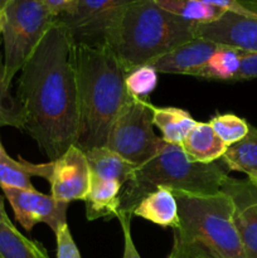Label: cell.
I'll return each mask as SVG.
<instances>
[{
    "label": "cell",
    "instance_id": "1f68e13d",
    "mask_svg": "<svg viewBox=\"0 0 257 258\" xmlns=\"http://www.w3.org/2000/svg\"><path fill=\"white\" fill-rule=\"evenodd\" d=\"M0 222H3V223H12V221L9 219V217H8L7 212H5V207H4V199H3V197L0 196Z\"/></svg>",
    "mask_w": 257,
    "mask_h": 258
},
{
    "label": "cell",
    "instance_id": "3957f363",
    "mask_svg": "<svg viewBox=\"0 0 257 258\" xmlns=\"http://www.w3.org/2000/svg\"><path fill=\"white\" fill-rule=\"evenodd\" d=\"M179 227L168 258H246L234 222V203L226 191H171Z\"/></svg>",
    "mask_w": 257,
    "mask_h": 258
},
{
    "label": "cell",
    "instance_id": "ba28073f",
    "mask_svg": "<svg viewBox=\"0 0 257 258\" xmlns=\"http://www.w3.org/2000/svg\"><path fill=\"white\" fill-rule=\"evenodd\" d=\"M138 0H77L57 19L67 28L75 44H105L106 33L116 17Z\"/></svg>",
    "mask_w": 257,
    "mask_h": 258
},
{
    "label": "cell",
    "instance_id": "e0dca14e",
    "mask_svg": "<svg viewBox=\"0 0 257 258\" xmlns=\"http://www.w3.org/2000/svg\"><path fill=\"white\" fill-rule=\"evenodd\" d=\"M134 216L161 227H179L178 204L173 193L166 188H158L141 199L133 212Z\"/></svg>",
    "mask_w": 257,
    "mask_h": 258
},
{
    "label": "cell",
    "instance_id": "484cf974",
    "mask_svg": "<svg viewBox=\"0 0 257 258\" xmlns=\"http://www.w3.org/2000/svg\"><path fill=\"white\" fill-rule=\"evenodd\" d=\"M209 125L227 148L241 141L249 130V125L246 120L232 113L214 116L209 120Z\"/></svg>",
    "mask_w": 257,
    "mask_h": 258
},
{
    "label": "cell",
    "instance_id": "603a6c76",
    "mask_svg": "<svg viewBox=\"0 0 257 258\" xmlns=\"http://www.w3.org/2000/svg\"><path fill=\"white\" fill-rule=\"evenodd\" d=\"M165 12L193 24H206L219 19L224 12L197 0H153Z\"/></svg>",
    "mask_w": 257,
    "mask_h": 258
},
{
    "label": "cell",
    "instance_id": "30bf717a",
    "mask_svg": "<svg viewBox=\"0 0 257 258\" xmlns=\"http://www.w3.org/2000/svg\"><path fill=\"white\" fill-rule=\"evenodd\" d=\"M251 12L257 13V0H239ZM196 38L212 40L243 52H257V18L224 13L212 23L196 25Z\"/></svg>",
    "mask_w": 257,
    "mask_h": 258
},
{
    "label": "cell",
    "instance_id": "7c38bea8",
    "mask_svg": "<svg viewBox=\"0 0 257 258\" xmlns=\"http://www.w3.org/2000/svg\"><path fill=\"white\" fill-rule=\"evenodd\" d=\"M221 190L234 203V222L241 237L244 257L257 258V186L251 181L227 178Z\"/></svg>",
    "mask_w": 257,
    "mask_h": 258
},
{
    "label": "cell",
    "instance_id": "5b68a950",
    "mask_svg": "<svg viewBox=\"0 0 257 258\" xmlns=\"http://www.w3.org/2000/svg\"><path fill=\"white\" fill-rule=\"evenodd\" d=\"M223 164L194 163L180 145L164 141L159 153L148 163L136 166L121 194L120 211L133 216L141 199L158 188L193 194L219 193L228 178Z\"/></svg>",
    "mask_w": 257,
    "mask_h": 258
},
{
    "label": "cell",
    "instance_id": "f1b7e54d",
    "mask_svg": "<svg viewBox=\"0 0 257 258\" xmlns=\"http://www.w3.org/2000/svg\"><path fill=\"white\" fill-rule=\"evenodd\" d=\"M197 2L206 4L208 7L216 8L224 13H233V14L242 15V17H252L257 18V13L251 12L247 9L239 0H197Z\"/></svg>",
    "mask_w": 257,
    "mask_h": 258
},
{
    "label": "cell",
    "instance_id": "d590c367",
    "mask_svg": "<svg viewBox=\"0 0 257 258\" xmlns=\"http://www.w3.org/2000/svg\"><path fill=\"white\" fill-rule=\"evenodd\" d=\"M2 150H3V145H2V143H0V153H2Z\"/></svg>",
    "mask_w": 257,
    "mask_h": 258
},
{
    "label": "cell",
    "instance_id": "5bb4252c",
    "mask_svg": "<svg viewBox=\"0 0 257 258\" xmlns=\"http://www.w3.org/2000/svg\"><path fill=\"white\" fill-rule=\"evenodd\" d=\"M53 173V161L33 164L23 158L13 159L3 148L0 153V188L35 190L32 178L38 176L49 183Z\"/></svg>",
    "mask_w": 257,
    "mask_h": 258
},
{
    "label": "cell",
    "instance_id": "44dd1931",
    "mask_svg": "<svg viewBox=\"0 0 257 258\" xmlns=\"http://www.w3.org/2000/svg\"><path fill=\"white\" fill-rule=\"evenodd\" d=\"M241 52L237 48L219 44L208 62L193 77L209 81H234L241 66Z\"/></svg>",
    "mask_w": 257,
    "mask_h": 258
},
{
    "label": "cell",
    "instance_id": "f546056e",
    "mask_svg": "<svg viewBox=\"0 0 257 258\" xmlns=\"http://www.w3.org/2000/svg\"><path fill=\"white\" fill-rule=\"evenodd\" d=\"M257 78V52H241V66L234 81Z\"/></svg>",
    "mask_w": 257,
    "mask_h": 258
},
{
    "label": "cell",
    "instance_id": "d6a6232c",
    "mask_svg": "<svg viewBox=\"0 0 257 258\" xmlns=\"http://www.w3.org/2000/svg\"><path fill=\"white\" fill-rule=\"evenodd\" d=\"M3 22H4V17H3V12H0V42H2V33H3Z\"/></svg>",
    "mask_w": 257,
    "mask_h": 258
},
{
    "label": "cell",
    "instance_id": "ac0fdd59",
    "mask_svg": "<svg viewBox=\"0 0 257 258\" xmlns=\"http://www.w3.org/2000/svg\"><path fill=\"white\" fill-rule=\"evenodd\" d=\"M91 175L125 185L136 166L106 146L85 151Z\"/></svg>",
    "mask_w": 257,
    "mask_h": 258
},
{
    "label": "cell",
    "instance_id": "4fadbf2b",
    "mask_svg": "<svg viewBox=\"0 0 257 258\" xmlns=\"http://www.w3.org/2000/svg\"><path fill=\"white\" fill-rule=\"evenodd\" d=\"M219 44L203 38H194L161 57L151 60L150 64L158 73L194 76L212 57Z\"/></svg>",
    "mask_w": 257,
    "mask_h": 258
},
{
    "label": "cell",
    "instance_id": "9a60e30c",
    "mask_svg": "<svg viewBox=\"0 0 257 258\" xmlns=\"http://www.w3.org/2000/svg\"><path fill=\"white\" fill-rule=\"evenodd\" d=\"M122 184L90 174V189L85 198L86 217L90 222L117 216L121 206Z\"/></svg>",
    "mask_w": 257,
    "mask_h": 258
},
{
    "label": "cell",
    "instance_id": "9c48e42d",
    "mask_svg": "<svg viewBox=\"0 0 257 258\" xmlns=\"http://www.w3.org/2000/svg\"><path fill=\"white\" fill-rule=\"evenodd\" d=\"M14 213L15 221L27 232H30L38 223H44L57 233L58 229L67 223V209L70 204L62 203L52 196L38 190L23 189H2Z\"/></svg>",
    "mask_w": 257,
    "mask_h": 258
},
{
    "label": "cell",
    "instance_id": "8992f818",
    "mask_svg": "<svg viewBox=\"0 0 257 258\" xmlns=\"http://www.w3.org/2000/svg\"><path fill=\"white\" fill-rule=\"evenodd\" d=\"M5 83L10 87L48 30L57 22L39 0H10L3 10Z\"/></svg>",
    "mask_w": 257,
    "mask_h": 258
},
{
    "label": "cell",
    "instance_id": "277c9868",
    "mask_svg": "<svg viewBox=\"0 0 257 258\" xmlns=\"http://www.w3.org/2000/svg\"><path fill=\"white\" fill-rule=\"evenodd\" d=\"M196 25L165 12L153 0H138L113 19L105 44L127 73L194 39Z\"/></svg>",
    "mask_w": 257,
    "mask_h": 258
},
{
    "label": "cell",
    "instance_id": "cb8c5ba5",
    "mask_svg": "<svg viewBox=\"0 0 257 258\" xmlns=\"http://www.w3.org/2000/svg\"><path fill=\"white\" fill-rule=\"evenodd\" d=\"M4 126L24 131L25 112L20 101L10 95V87L5 83L4 58L0 52V127Z\"/></svg>",
    "mask_w": 257,
    "mask_h": 258
},
{
    "label": "cell",
    "instance_id": "2e32d148",
    "mask_svg": "<svg viewBox=\"0 0 257 258\" xmlns=\"http://www.w3.org/2000/svg\"><path fill=\"white\" fill-rule=\"evenodd\" d=\"M184 153L194 163L212 164L223 156L227 146L209 122H197L181 144Z\"/></svg>",
    "mask_w": 257,
    "mask_h": 258
},
{
    "label": "cell",
    "instance_id": "8d00e7d4",
    "mask_svg": "<svg viewBox=\"0 0 257 258\" xmlns=\"http://www.w3.org/2000/svg\"><path fill=\"white\" fill-rule=\"evenodd\" d=\"M0 258H3V257H2V256H0Z\"/></svg>",
    "mask_w": 257,
    "mask_h": 258
},
{
    "label": "cell",
    "instance_id": "83f0119b",
    "mask_svg": "<svg viewBox=\"0 0 257 258\" xmlns=\"http://www.w3.org/2000/svg\"><path fill=\"white\" fill-rule=\"evenodd\" d=\"M120 221L121 228L123 233V256L122 258H141L134 244L133 236H131V214L125 213V212L118 211L116 216Z\"/></svg>",
    "mask_w": 257,
    "mask_h": 258
},
{
    "label": "cell",
    "instance_id": "52a82bcc",
    "mask_svg": "<svg viewBox=\"0 0 257 258\" xmlns=\"http://www.w3.org/2000/svg\"><path fill=\"white\" fill-rule=\"evenodd\" d=\"M163 143L154 131L153 105L130 96L108 131L106 148L140 166L159 153Z\"/></svg>",
    "mask_w": 257,
    "mask_h": 258
},
{
    "label": "cell",
    "instance_id": "d4e9b609",
    "mask_svg": "<svg viewBox=\"0 0 257 258\" xmlns=\"http://www.w3.org/2000/svg\"><path fill=\"white\" fill-rule=\"evenodd\" d=\"M158 86V72L150 64L139 66L125 75V87L128 95L138 100L149 101Z\"/></svg>",
    "mask_w": 257,
    "mask_h": 258
},
{
    "label": "cell",
    "instance_id": "4dcf8cb0",
    "mask_svg": "<svg viewBox=\"0 0 257 258\" xmlns=\"http://www.w3.org/2000/svg\"><path fill=\"white\" fill-rule=\"evenodd\" d=\"M54 17H60L76 5L77 0H39Z\"/></svg>",
    "mask_w": 257,
    "mask_h": 258
},
{
    "label": "cell",
    "instance_id": "6da1fadb",
    "mask_svg": "<svg viewBox=\"0 0 257 258\" xmlns=\"http://www.w3.org/2000/svg\"><path fill=\"white\" fill-rule=\"evenodd\" d=\"M75 45L67 28L57 19L23 66L18 80L24 131L49 161L57 160L77 141Z\"/></svg>",
    "mask_w": 257,
    "mask_h": 258
},
{
    "label": "cell",
    "instance_id": "e575fe53",
    "mask_svg": "<svg viewBox=\"0 0 257 258\" xmlns=\"http://www.w3.org/2000/svg\"><path fill=\"white\" fill-rule=\"evenodd\" d=\"M249 181H251V183L253 184L254 186H257V178L256 179H252V180H249Z\"/></svg>",
    "mask_w": 257,
    "mask_h": 258
},
{
    "label": "cell",
    "instance_id": "ffe728a7",
    "mask_svg": "<svg viewBox=\"0 0 257 258\" xmlns=\"http://www.w3.org/2000/svg\"><path fill=\"white\" fill-rule=\"evenodd\" d=\"M227 170L239 171L248 176V180L257 178V128L249 125L248 134L238 143L228 146L221 158Z\"/></svg>",
    "mask_w": 257,
    "mask_h": 258
},
{
    "label": "cell",
    "instance_id": "4316f807",
    "mask_svg": "<svg viewBox=\"0 0 257 258\" xmlns=\"http://www.w3.org/2000/svg\"><path fill=\"white\" fill-rule=\"evenodd\" d=\"M57 239V258H82L78 247L71 234L68 223L63 224L55 233Z\"/></svg>",
    "mask_w": 257,
    "mask_h": 258
},
{
    "label": "cell",
    "instance_id": "7a4b0ae2",
    "mask_svg": "<svg viewBox=\"0 0 257 258\" xmlns=\"http://www.w3.org/2000/svg\"><path fill=\"white\" fill-rule=\"evenodd\" d=\"M78 96L76 146L82 151L106 146L108 131L130 95L125 71L106 44L75 45Z\"/></svg>",
    "mask_w": 257,
    "mask_h": 258
},
{
    "label": "cell",
    "instance_id": "8fae6325",
    "mask_svg": "<svg viewBox=\"0 0 257 258\" xmlns=\"http://www.w3.org/2000/svg\"><path fill=\"white\" fill-rule=\"evenodd\" d=\"M50 196L58 202L85 201L90 189V169L85 151L72 145L53 161Z\"/></svg>",
    "mask_w": 257,
    "mask_h": 258
},
{
    "label": "cell",
    "instance_id": "7402d4cb",
    "mask_svg": "<svg viewBox=\"0 0 257 258\" xmlns=\"http://www.w3.org/2000/svg\"><path fill=\"white\" fill-rule=\"evenodd\" d=\"M0 256L3 258H49L42 243L23 236L13 223L0 222Z\"/></svg>",
    "mask_w": 257,
    "mask_h": 258
},
{
    "label": "cell",
    "instance_id": "d6986e66",
    "mask_svg": "<svg viewBox=\"0 0 257 258\" xmlns=\"http://www.w3.org/2000/svg\"><path fill=\"white\" fill-rule=\"evenodd\" d=\"M198 121L188 111L179 107L153 106V123L160 130L161 139L168 144L180 145Z\"/></svg>",
    "mask_w": 257,
    "mask_h": 258
},
{
    "label": "cell",
    "instance_id": "836d02e7",
    "mask_svg": "<svg viewBox=\"0 0 257 258\" xmlns=\"http://www.w3.org/2000/svg\"><path fill=\"white\" fill-rule=\"evenodd\" d=\"M10 0H0V12H3L4 10V8L7 7L8 3H9Z\"/></svg>",
    "mask_w": 257,
    "mask_h": 258
}]
</instances>
